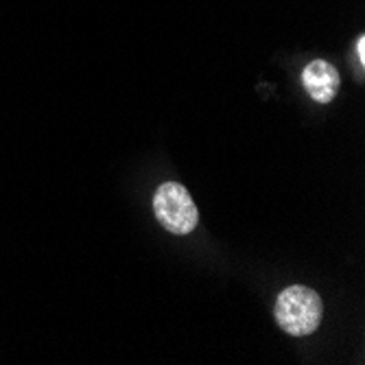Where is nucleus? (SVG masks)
<instances>
[{"mask_svg": "<svg viewBox=\"0 0 365 365\" xmlns=\"http://www.w3.org/2000/svg\"><path fill=\"white\" fill-rule=\"evenodd\" d=\"M274 315L284 333L293 337H307L315 333L322 324L324 304L317 291L302 284H293L278 295Z\"/></svg>", "mask_w": 365, "mask_h": 365, "instance_id": "nucleus-1", "label": "nucleus"}, {"mask_svg": "<svg viewBox=\"0 0 365 365\" xmlns=\"http://www.w3.org/2000/svg\"><path fill=\"white\" fill-rule=\"evenodd\" d=\"M153 212L164 230L171 235L184 237L197 227L199 210L190 192L178 182H164L153 195Z\"/></svg>", "mask_w": 365, "mask_h": 365, "instance_id": "nucleus-2", "label": "nucleus"}, {"mask_svg": "<svg viewBox=\"0 0 365 365\" xmlns=\"http://www.w3.org/2000/svg\"><path fill=\"white\" fill-rule=\"evenodd\" d=\"M339 73L333 63L324 59L311 61L302 73V86L309 92V96L317 103H330L339 92Z\"/></svg>", "mask_w": 365, "mask_h": 365, "instance_id": "nucleus-3", "label": "nucleus"}, {"mask_svg": "<svg viewBox=\"0 0 365 365\" xmlns=\"http://www.w3.org/2000/svg\"><path fill=\"white\" fill-rule=\"evenodd\" d=\"M356 57H359L361 63H365V38L363 36L356 40Z\"/></svg>", "mask_w": 365, "mask_h": 365, "instance_id": "nucleus-4", "label": "nucleus"}]
</instances>
